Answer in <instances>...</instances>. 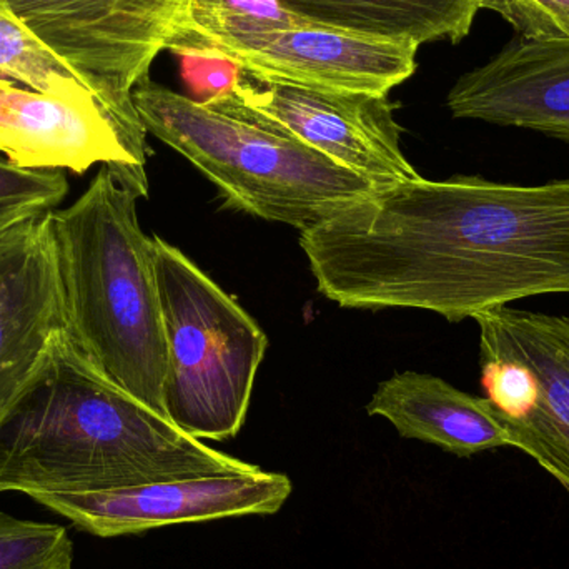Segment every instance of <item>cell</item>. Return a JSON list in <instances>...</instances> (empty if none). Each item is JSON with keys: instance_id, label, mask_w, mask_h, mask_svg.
<instances>
[{"instance_id": "obj_12", "label": "cell", "mask_w": 569, "mask_h": 569, "mask_svg": "<svg viewBox=\"0 0 569 569\" xmlns=\"http://www.w3.org/2000/svg\"><path fill=\"white\" fill-rule=\"evenodd\" d=\"M447 107L455 119L535 130L569 143V40H515L461 76Z\"/></svg>"}, {"instance_id": "obj_5", "label": "cell", "mask_w": 569, "mask_h": 569, "mask_svg": "<svg viewBox=\"0 0 569 569\" xmlns=\"http://www.w3.org/2000/svg\"><path fill=\"white\" fill-rule=\"evenodd\" d=\"M152 240L167 343V417L200 441L236 438L269 340L182 250Z\"/></svg>"}, {"instance_id": "obj_19", "label": "cell", "mask_w": 569, "mask_h": 569, "mask_svg": "<svg viewBox=\"0 0 569 569\" xmlns=\"http://www.w3.org/2000/svg\"><path fill=\"white\" fill-rule=\"evenodd\" d=\"M69 193V182L60 170L37 172L19 169L0 159V207H33L52 210Z\"/></svg>"}, {"instance_id": "obj_21", "label": "cell", "mask_w": 569, "mask_h": 569, "mask_svg": "<svg viewBox=\"0 0 569 569\" xmlns=\"http://www.w3.org/2000/svg\"><path fill=\"white\" fill-rule=\"evenodd\" d=\"M26 219L27 212L22 207H0V239Z\"/></svg>"}, {"instance_id": "obj_10", "label": "cell", "mask_w": 569, "mask_h": 569, "mask_svg": "<svg viewBox=\"0 0 569 569\" xmlns=\"http://www.w3.org/2000/svg\"><path fill=\"white\" fill-rule=\"evenodd\" d=\"M290 478L260 470L157 481L97 493H42L33 501L99 538L127 537L170 525L276 515L290 498Z\"/></svg>"}, {"instance_id": "obj_13", "label": "cell", "mask_w": 569, "mask_h": 569, "mask_svg": "<svg viewBox=\"0 0 569 569\" xmlns=\"http://www.w3.org/2000/svg\"><path fill=\"white\" fill-rule=\"evenodd\" d=\"M63 327L47 210L0 239V413Z\"/></svg>"}, {"instance_id": "obj_4", "label": "cell", "mask_w": 569, "mask_h": 569, "mask_svg": "<svg viewBox=\"0 0 569 569\" xmlns=\"http://www.w3.org/2000/svg\"><path fill=\"white\" fill-rule=\"evenodd\" d=\"M132 100L147 133L186 157L232 209L259 219L305 232L377 190L232 93L197 102L146 77Z\"/></svg>"}, {"instance_id": "obj_6", "label": "cell", "mask_w": 569, "mask_h": 569, "mask_svg": "<svg viewBox=\"0 0 569 569\" xmlns=\"http://www.w3.org/2000/svg\"><path fill=\"white\" fill-rule=\"evenodd\" d=\"M190 0H7L23 27L76 73L147 163L132 92L167 50Z\"/></svg>"}, {"instance_id": "obj_20", "label": "cell", "mask_w": 569, "mask_h": 569, "mask_svg": "<svg viewBox=\"0 0 569 569\" xmlns=\"http://www.w3.org/2000/svg\"><path fill=\"white\" fill-rule=\"evenodd\" d=\"M180 59V73L190 99L197 102H210L232 92L239 82L242 69L233 60L203 50H173Z\"/></svg>"}, {"instance_id": "obj_1", "label": "cell", "mask_w": 569, "mask_h": 569, "mask_svg": "<svg viewBox=\"0 0 569 569\" xmlns=\"http://www.w3.org/2000/svg\"><path fill=\"white\" fill-rule=\"evenodd\" d=\"M328 300L417 308L448 321L569 293V179L511 186L418 177L377 189L300 233Z\"/></svg>"}, {"instance_id": "obj_9", "label": "cell", "mask_w": 569, "mask_h": 569, "mask_svg": "<svg viewBox=\"0 0 569 569\" xmlns=\"http://www.w3.org/2000/svg\"><path fill=\"white\" fill-rule=\"evenodd\" d=\"M418 49L417 43L331 29L295 12L193 50L227 57L269 79L388 96L413 76Z\"/></svg>"}, {"instance_id": "obj_11", "label": "cell", "mask_w": 569, "mask_h": 569, "mask_svg": "<svg viewBox=\"0 0 569 569\" xmlns=\"http://www.w3.org/2000/svg\"><path fill=\"white\" fill-rule=\"evenodd\" d=\"M0 156L37 172L86 173L110 167L140 197L149 196L146 162L96 97H66L0 80Z\"/></svg>"}, {"instance_id": "obj_15", "label": "cell", "mask_w": 569, "mask_h": 569, "mask_svg": "<svg viewBox=\"0 0 569 569\" xmlns=\"http://www.w3.org/2000/svg\"><path fill=\"white\" fill-rule=\"evenodd\" d=\"M321 26L417 46L470 33L481 0H280Z\"/></svg>"}, {"instance_id": "obj_14", "label": "cell", "mask_w": 569, "mask_h": 569, "mask_svg": "<svg viewBox=\"0 0 569 569\" xmlns=\"http://www.w3.org/2000/svg\"><path fill=\"white\" fill-rule=\"evenodd\" d=\"M370 417L390 421L403 438L443 448L457 457L511 447L487 398L473 397L431 375L405 371L378 385Z\"/></svg>"}, {"instance_id": "obj_22", "label": "cell", "mask_w": 569, "mask_h": 569, "mask_svg": "<svg viewBox=\"0 0 569 569\" xmlns=\"http://www.w3.org/2000/svg\"><path fill=\"white\" fill-rule=\"evenodd\" d=\"M0 80H12V79H10V77L7 76L6 72H2V70H0ZM12 82H16V80H12Z\"/></svg>"}, {"instance_id": "obj_3", "label": "cell", "mask_w": 569, "mask_h": 569, "mask_svg": "<svg viewBox=\"0 0 569 569\" xmlns=\"http://www.w3.org/2000/svg\"><path fill=\"white\" fill-rule=\"evenodd\" d=\"M139 193L100 167L67 209L49 210L66 328L93 367L167 417V343L153 240L140 229Z\"/></svg>"}, {"instance_id": "obj_17", "label": "cell", "mask_w": 569, "mask_h": 569, "mask_svg": "<svg viewBox=\"0 0 569 569\" xmlns=\"http://www.w3.org/2000/svg\"><path fill=\"white\" fill-rule=\"evenodd\" d=\"M0 569H73L69 531L0 511Z\"/></svg>"}, {"instance_id": "obj_2", "label": "cell", "mask_w": 569, "mask_h": 569, "mask_svg": "<svg viewBox=\"0 0 569 569\" xmlns=\"http://www.w3.org/2000/svg\"><path fill=\"white\" fill-rule=\"evenodd\" d=\"M256 470L103 377L66 327L0 413V493H97Z\"/></svg>"}, {"instance_id": "obj_16", "label": "cell", "mask_w": 569, "mask_h": 569, "mask_svg": "<svg viewBox=\"0 0 569 569\" xmlns=\"http://www.w3.org/2000/svg\"><path fill=\"white\" fill-rule=\"evenodd\" d=\"M0 70L20 86L66 97H96L0 0Z\"/></svg>"}, {"instance_id": "obj_18", "label": "cell", "mask_w": 569, "mask_h": 569, "mask_svg": "<svg viewBox=\"0 0 569 569\" xmlns=\"http://www.w3.org/2000/svg\"><path fill=\"white\" fill-rule=\"evenodd\" d=\"M481 9L503 17L520 39L569 40V0H481Z\"/></svg>"}, {"instance_id": "obj_7", "label": "cell", "mask_w": 569, "mask_h": 569, "mask_svg": "<svg viewBox=\"0 0 569 569\" xmlns=\"http://www.w3.org/2000/svg\"><path fill=\"white\" fill-rule=\"evenodd\" d=\"M473 320L485 398L511 448L569 491V317L500 307Z\"/></svg>"}, {"instance_id": "obj_8", "label": "cell", "mask_w": 569, "mask_h": 569, "mask_svg": "<svg viewBox=\"0 0 569 569\" xmlns=\"http://www.w3.org/2000/svg\"><path fill=\"white\" fill-rule=\"evenodd\" d=\"M239 102L377 189L420 177L401 150V127L388 96L303 86L242 70Z\"/></svg>"}]
</instances>
